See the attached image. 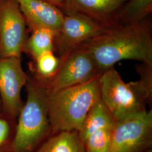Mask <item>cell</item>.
<instances>
[{
    "label": "cell",
    "instance_id": "16",
    "mask_svg": "<svg viewBox=\"0 0 152 152\" xmlns=\"http://www.w3.org/2000/svg\"><path fill=\"white\" fill-rule=\"evenodd\" d=\"M35 60L36 77L45 85L54 76L60 64V60L53 51L46 52L39 55Z\"/></svg>",
    "mask_w": 152,
    "mask_h": 152
},
{
    "label": "cell",
    "instance_id": "17",
    "mask_svg": "<svg viewBox=\"0 0 152 152\" xmlns=\"http://www.w3.org/2000/svg\"><path fill=\"white\" fill-rule=\"evenodd\" d=\"M113 127L101 129L88 136L84 143L86 152H109Z\"/></svg>",
    "mask_w": 152,
    "mask_h": 152
},
{
    "label": "cell",
    "instance_id": "9",
    "mask_svg": "<svg viewBox=\"0 0 152 152\" xmlns=\"http://www.w3.org/2000/svg\"><path fill=\"white\" fill-rule=\"evenodd\" d=\"M28 77L23 69L20 58H0V97L3 112L16 121L24 104L22 88Z\"/></svg>",
    "mask_w": 152,
    "mask_h": 152
},
{
    "label": "cell",
    "instance_id": "15",
    "mask_svg": "<svg viewBox=\"0 0 152 152\" xmlns=\"http://www.w3.org/2000/svg\"><path fill=\"white\" fill-rule=\"evenodd\" d=\"M56 32L45 28H39L32 31V34L27 39L24 50L36 59L48 51H54Z\"/></svg>",
    "mask_w": 152,
    "mask_h": 152
},
{
    "label": "cell",
    "instance_id": "14",
    "mask_svg": "<svg viewBox=\"0 0 152 152\" xmlns=\"http://www.w3.org/2000/svg\"><path fill=\"white\" fill-rule=\"evenodd\" d=\"M152 0H128L115 16L117 24L140 22L149 17Z\"/></svg>",
    "mask_w": 152,
    "mask_h": 152
},
{
    "label": "cell",
    "instance_id": "3",
    "mask_svg": "<svg viewBox=\"0 0 152 152\" xmlns=\"http://www.w3.org/2000/svg\"><path fill=\"white\" fill-rule=\"evenodd\" d=\"M99 77L54 92L47 91L51 134L80 131L88 113L100 99Z\"/></svg>",
    "mask_w": 152,
    "mask_h": 152
},
{
    "label": "cell",
    "instance_id": "13",
    "mask_svg": "<svg viewBox=\"0 0 152 152\" xmlns=\"http://www.w3.org/2000/svg\"><path fill=\"white\" fill-rule=\"evenodd\" d=\"M115 123L113 115L100 99L88 113L78 132V135L84 144L93 132L104 127H113Z\"/></svg>",
    "mask_w": 152,
    "mask_h": 152
},
{
    "label": "cell",
    "instance_id": "6",
    "mask_svg": "<svg viewBox=\"0 0 152 152\" xmlns=\"http://www.w3.org/2000/svg\"><path fill=\"white\" fill-rule=\"evenodd\" d=\"M60 60L54 76L45 85L48 92L86 83L102 73L91 54L83 46L72 50Z\"/></svg>",
    "mask_w": 152,
    "mask_h": 152
},
{
    "label": "cell",
    "instance_id": "10",
    "mask_svg": "<svg viewBox=\"0 0 152 152\" xmlns=\"http://www.w3.org/2000/svg\"><path fill=\"white\" fill-rule=\"evenodd\" d=\"M128 0H64V14H77L108 25H115L118 11Z\"/></svg>",
    "mask_w": 152,
    "mask_h": 152
},
{
    "label": "cell",
    "instance_id": "20",
    "mask_svg": "<svg viewBox=\"0 0 152 152\" xmlns=\"http://www.w3.org/2000/svg\"><path fill=\"white\" fill-rule=\"evenodd\" d=\"M46 1L53 4L59 7L60 9L63 6V2H64V0H46Z\"/></svg>",
    "mask_w": 152,
    "mask_h": 152
},
{
    "label": "cell",
    "instance_id": "8",
    "mask_svg": "<svg viewBox=\"0 0 152 152\" xmlns=\"http://www.w3.org/2000/svg\"><path fill=\"white\" fill-rule=\"evenodd\" d=\"M26 25L16 0H0V58H20L27 39Z\"/></svg>",
    "mask_w": 152,
    "mask_h": 152
},
{
    "label": "cell",
    "instance_id": "1",
    "mask_svg": "<svg viewBox=\"0 0 152 152\" xmlns=\"http://www.w3.org/2000/svg\"><path fill=\"white\" fill-rule=\"evenodd\" d=\"M149 17L140 22L116 24L83 46L102 72L124 60L152 65V33Z\"/></svg>",
    "mask_w": 152,
    "mask_h": 152
},
{
    "label": "cell",
    "instance_id": "5",
    "mask_svg": "<svg viewBox=\"0 0 152 152\" xmlns=\"http://www.w3.org/2000/svg\"><path fill=\"white\" fill-rule=\"evenodd\" d=\"M152 111L115 121L109 152H144L152 147Z\"/></svg>",
    "mask_w": 152,
    "mask_h": 152
},
{
    "label": "cell",
    "instance_id": "19",
    "mask_svg": "<svg viewBox=\"0 0 152 152\" xmlns=\"http://www.w3.org/2000/svg\"><path fill=\"white\" fill-rule=\"evenodd\" d=\"M140 77L139 81L150 95H152V65L141 63L136 68Z\"/></svg>",
    "mask_w": 152,
    "mask_h": 152
},
{
    "label": "cell",
    "instance_id": "7",
    "mask_svg": "<svg viewBox=\"0 0 152 152\" xmlns=\"http://www.w3.org/2000/svg\"><path fill=\"white\" fill-rule=\"evenodd\" d=\"M116 25V24H115ZM115 25H108L77 14H64L57 33L54 49L61 59L72 50L97 37Z\"/></svg>",
    "mask_w": 152,
    "mask_h": 152
},
{
    "label": "cell",
    "instance_id": "18",
    "mask_svg": "<svg viewBox=\"0 0 152 152\" xmlns=\"http://www.w3.org/2000/svg\"><path fill=\"white\" fill-rule=\"evenodd\" d=\"M16 123L4 112L0 114V152H9Z\"/></svg>",
    "mask_w": 152,
    "mask_h": 152
},
{
    "label": "cell",
    "instance_id": "12",
    "mask_svg": "<svg viewBox=\"0 0 152 152\" xmlns=\"http://www.w3.org/2000/svg\"><path fill=\"white\" fill-rule=\"evenodd\" d=\"M34 152H86L77 131H60L51 134Z\"/></svg>",
    "mask_w": 152,
    "mask_h": 152
},
{
    "label": "cell",
    "instance_id": "11",
    "mask_svg": "<svg viewBox=\"0 0 152 152\" xmlns=\"http://www.w3.org/2000/svg\"><path fill=\"white\" fill-rule=\"evenodd\" d=\"M31 31L45 28L58 32L64 14L60 8L46 0H16Z\"/></svg>",
    "mask_w": 152,
    "mask_h": 152
},
{
    "label": "cell",
    "instance_id": "4",
    "mask_svg": "<svg viewBox=\"0 0 152 152\" xmlns=\"http://www.w3.org/2000/svg\"><path fill=\"white\" fill-rule=\"evenodd\" d=\"M100 99L115 121L147 110L152 103L149 95L139 81L125 82L114 66L99 77Z\"/></svg>",
    "mask_w": 152,
    "mask_h": 152
},
{
    "label": "cell",
    "instance_id": "2",
    "mask_svg": "<svg viewBox=\"0 0 152 152\" xmlns=\"http://www.w3.org/2000/svg\"><path fill=\"white\" fill-rule=\"evenodd\" d=\"M27 100L16 119L9 152H34L51 134L45 85L36 77H28Z\"/></svg>",
    "mask_w": 152,
    "mask_h": 152
},
{
    "label": "cell",
    "instance_id": "21",
    "mask_svg": "<svg viewBox=\"0 0 152 152\" xmlns=\"http://www.w3.org/2000/svg\"><path fill=\"white\" fill-rule=\"evenodd\" d=\"M3 113V109H2V101L0 97V114Z\"/></svg>",
    "mask_w": 152,
    "mask_h": 152
},
{
    "label": "cell",
    "instance_id": "22",
    "mask_svg": "<svg viewBox=\"0 0 152 152\" xmlns=\"http://www.w3.org/2000/svg\"><path fill=\"white\" fill-rule=\"evenodd\" d=\"M145 152H152V147L150 148H149V149H148L147 151Z\"/></svg>",
    "mask_w": 152,
    "mask_h": 152
}]
</instances>
